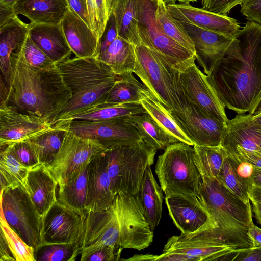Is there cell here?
Returning a JSON list of instances; mask_svg holds the SVG:
<instances>
[{"label":"cell","instance_id":"1","mask_svg":"<svg viewBox=\"0 0 261 261\" xmlns=\"http://www.w3.org/2000/svg\"><path fill=\"white\" fill-rule=\"evenodd\" d=\"M207 79L225 108L253 114L261 104V25L248 20Z\"/></svg>","mask_w":261,"mask_h":261},{"label":"cell","instance_id":"2","mask_svg":"<svg viewBox=\"0 0 261 261\" xmlns=\"http://www.w3.org/2000/svg\"><path fill=\"white\" fill-rule=\"evenodd\" d=\"M11 60L12 70L7 96L0 106L9 105L51 124L72 96L59 69L57 66L49 69L33 66L21 52L12 55Z\"/></svg>","mask_w":261,"mask_h":261},{"label":"cell","instance_id":"3","mask_svg":"<svg viewBox=\"0 0 261 261\" xmlns=\"http://www.w3.org/2000/svg\"><path fill=\"white\" fill-rule=\"evenodd\" d=\"M71 97L51 124L57 128L74 114L105 100L117 75L95 57L68 58L56 64Z\"/></svg>","mask_w":261,"mask_h":261},{"label":"cell","instance_id":"4","mask_svg":"<svg viewBox=\"0 0 261 261\" xmlns=\"http://www.w3.org/2000/svg\"><path fill=\"white\" fill-rule=\"evenodd\" d=\"M202 176L197 197L213 217L217 233L239 248L252 247L247 233L253 223L250 202H244L217 178Z\"/></svg>","mask_w":261,"mask_h":261},{"label":"cell","instance_id":"5","mask_svg":"<svg viewBox=\"0 0 261 261\" xmlns=\"http://www.w3.org/2000/svg\"><path fill=\"white\" fill-rule=\"evenodd\" d=\"M105 211L110 245L141 251L151 244L153 230L145 216L139 193L116 194L111 206Z\"/></svg>","mask_w":261,"mask_h":261},{"label":"cell","instance_id":"6","mask_svg":"<svg viewBox=\"0 0 261 261\" xmlns=\"http://www.w3.org/2000/svg\"><path fill=\"white\" fill-rule=\"evenodd\" d=\"M158 149L148 140L105 149L103 154L114 195L119 192L135 195L148 165H152Z\"/></svg>","mask_w":261,"mask_h":261},{"label":"cell","instance_id":"7","mask_svg":"<svg viewBox=\"0 0 261 261\" xmlns=\"http://www.w3.org/2000/svg\"><path fill=\"white\" fill-rule=\"evenodd\" d=\"M155 171L165 196H198L203 178L193 146L179 142L168 146L158 156Z\"/></svg>","mask_w":261,"mask_h":261},{"label":"cell","instance_id":"8","mask_svg":"<svg viewBox=\"0 0 261 261\" xmlns=\"http://www.w3.org/2000/svg\"><path fill=\"white\" fill-rule=\"evenodd\" d=\"M158 0H137L138 28L141 45L172 69L182 72L195 63V54L170 38L158 28L155 13Z\"/></svg>","mask_w":261,"mask_h":261},{"label":"cell","instance_id":"9","mask_svg":"<svg viewBox=\"0 0 261 261\" xmlns=\"http://www.w3.org/2000/svg\"><path fill=\"white\" fill-rule=\"evenodd\" d=\"M174 82L180 106L178 111L169 112L177 124L194 145H221L226 123L208 115L185 97L178 84L177 72H174Z\"/></svg>","mask_w":261,"mask_h":261},{"label":"cell","instance_id":"10","mask_svg":"<svg viewBox=\"0 0 261 261\" xmlns=\"http://www.w3.org/2000/svg\"><path fill=\"white\" fill-rule=\"evenodd\" d=\"M134 71L143 84L168 111L180 108L174 83V70L144 45L135 46Z\"/></svg>","mask_w":261,"mask_h":261},{"label":"cell","instance_id":"11","mask_svg":"<svg viewBox=\"0 0 261 261\" xmlns=\"http://www.w3.org/2000/svg\"><path fill=\"white\" fill-rule=\"evenodd\" d=\"M1 211L24 242L34 249L39 245L42 217L22 185L1 190Z\"/></svg>","mask_w":261,"mask_h":261},{"label":"cell","instance_id":"12","mask_svg":"<svg viewBox=\"0 0 261 261\" xmlns=\"http://www.w3.org/2000/svg\"><path fill=\"white\" fill-rule=\"evenodd\" d=\"M239 248L223 239L215 228L169 238L163 252L195 257L199 261H231Z\"/></svg>","mask_w":261,"mask_h":261},{"label":"cell","instance_id":"13","mask_svg":"<svg viewBox=\"0 0 261 261\" xmlns=\"http://www.w3.org/2000/svg\"><path fill=\"white\" fill-rule=\"evenodd\" d=\"M105 148L98 141L67 130L61 146L47 169L58 186L75 176L90 160Z\"/></svg>","mask_w":261,"mask_h":261},{"label":"cell","instance_id":"14","mask_svg":"<svg viewBox=\"0 0 261 261\" xmlns=\"http://www.w3.org/2000/svg\"><path fill=\"white\" fill-rule=\"evenodd\" d=\"M63 127L79 136L96 140L105 149L135 144L144 139L126 117L98 121L75 120Z\"/></svg>","mask_w":261,"mask_h":261},{"label":"cell","instance_id":"15","mask_svg":"<svg viewBox=\"0 0 261 261\" xmlns=\"http://www.w3.org/2000/svg\"><path fill=\"white\" fill-rule=\"evenodd\" d=\"M86 215L57 201L42 217L39 244L80 242L81 245Z\"/></svg>","mask_w":261,"mask_h":261},{"label":"cell","instance_id":"16","mask_svg":"<svg viewBox=\"0 0 261 261\" xmlns=\"http://www.w3.org/2000/svg\"><path fill=\"white\" fill-rule=\"evenodd\" d=\"M179 87L185 97L208 115L226 123L225 107L210 83L207 76L195 63L177 72Z\"/></svg>","mask_w":261,"mask_h":261},{"label":"cell","instance_id":"17","mask_svg":"<svg viewBox=\"0 0 261 261\" xmlns=\"http://www.w3.org/2000/svg\"><path fill=\"white\" fill-rule=\"evenodd\" d=\"M165 199L169 214L182 233L217 228L213 217L197 196L173 194Z\"/></svg>","mask_w":261,"mask_h":261},{"label":"cell","instance_id":"18","mask_svg":"<svg viewBox=\"0 0 261 261\" xmlns=\"http://www.w3.org/2000/svg\"><path fill=\"white\" fill-rule=\"evenodd\" d=\"M55 128L47 120L0 106V146L25 141Z\"/></svg>","mask_w":261,"mask_h":261},{"label":"cell","instance_id":"19","mask_svg":"<svg viewBox=\"0 0 261 261\" xmlns=\"http://www.w3.org/2000/svg\"><path fill=\"white\" fill-rule=\"evenodd\" d=\"M178 21L194 42L198 64L204 73L210 75L226 55L235 37H227L189 23Z\"/></svg>","mask_w":261,"mask_h":261},{"label":"cell","instance_id":"20","mask_svg":"<svg viewBox=\"0 0 261 261\" xmlns=\"http://www.w3.org/2000/svg\"><path fill=\"white\" fill-rule=\"evenodd\" d=\"M170 15L176 20L189 23L227 37H234L242 28L235 18L216 14L190 4L166 3Z\"/></svg>","mask_w":261,"mask_h":261},{"label":"cell","instance_id":"21","mask_svg":"<svg viewBox=\"0 0 261 261\" xmlns=\"http://www.w3.org/2000/svg\"><path fill=\"white\" fill-rule=\"evenodd\" d=\"M103 150L94 156L88 164L87 194L85 206L86 212L107 210L111 206L114 200L115 195L111 190Z\"/></svg>","mask_w":261,"mask_h":261},{"label":"cell","instance_id":"22","mask_svg":"<svg viewBox=\"0 0 261 261\" xmlns=\"http://www.w3.org/2000/svg\"><path fill=\"white\" fill-rule=\"evenodd\" d=\"M60 24L75 57L98 58L100 39L73 10L68 8Z\"/></svg>","mask_w":261,"mask_h":261},{"label":"cell","instance_id":"23","mask_svg":"<svg viewBox=\"0 0 261 261\" xmlns=\"http://www.w3.org/2000/svg\"><path fill=\"white\" fill-rule=\"evenodd\" d=\"M221 145L228 150L236 147L246 151L261 152V129L253 114H237L226 122Z\"/></svg>","mask_w":261,"mask_h":261},{"label":"cell","instance_id":"24","mask_svg":"<svg viewBox=\"0 0 261 261\" xmlns=\"http://www.w3.org/2000/svg\"><path fill=\"white\" fill-rule=\"evenodd\" d=\"M22 186L42 217L58 201V184L44 164L31 168Z\"/></svg>","mask_w":261,"mask_h":261},{"label":"cell","instance_id":"25","mask_svg":"<svg viewBox=\"0 0 261 261\" xmlns=\"http://www.w3.org/2000/svg\"><path fill=\"white\" fill-rule=\"evenodd\" d=\"M30 24L21 21L18 15L0 27V69L7 85L10 84L13 54L21 53L29 35Z\"/></svg>","mask_w":261,"mask_h":261},{"label":"cell","instance_id":"26","mask_svg":"<svg viewBox=\"0 0 261 261\" xmlns=\"http://www.w3.org/2000/svg\"><path fill=\"white\" fill-rule=\"evenodd\" d=\"M29 24V37L55 64L70 58L72 51L60 24Z\"/></svg>","mask_w":261,"mask_h":261},{"label":"cell","instance_id":"27","mask_svg":"<svg viewBox=\"0 0 261 261\" xmlns=\"http://www.w3.org/2000/svg\"><path fill=\"white\" fill-rule=\"evenodd\" d=\"M68 8L66 0H17L13 6L30 23L53 24H60Z\"/></svg>","mask_w":261,"mask_h":261},{"label":"cell","instance_id":"28","mask_svg":"<svg viewBox=\"0 0 261 261\" xmlns=\"http://www.w3.org/2000/svg\"><path fill=\"white\" fill-rule=\"evenodd\" d=\"M145 113L146 111L140 103L109 105L102 100L74 114L66 120L60 127L66 126L70 121L75 120L98 121L126 117Z\"/></svg>","mask_w":261,"mask_h":261},{"label":"cell","instance_id":"29","mask_svg":"<svg viewBox=\"0 0 261 261\" xmlns=\"http://www.w3.org/2000/svg\"><path fill=\"white\" fill-rule=\"evenodd\" d=\"M151 166L146 167L139 194L145 216L154 230L162 217L163 191L154 178Z\"/></svg>","mask_w":261,"mask_h":261},{"label":"cell","instance_id":"30","mask_svg":"<svg viewBox=\"0 0 261 261\" xmlns=\"http://www.w3.org/2000/svg\"><path fill=\"white\" fill-rule=\"evenodd\" d=\"M135 46L118 36L106 50L100 54L98 59L117 75L129 72L134 73L136 62Z\"/></svg>","mask_w":261,"mask_h":261},{"label":"cell","instance_id":"31","mask_svg":"<svg viewBox=\"0 0 261 261\" xmlns=\"http://www.w3.org/2000/svg\"><path fill=\"white\" fill-rule=\"evenodd\" d=\"M137 0H112L111 12L115 17L118 36L134 45H141L136 10Z\"/></svg>","mask_w":261,"mask_h":261},{"label":"cell","instance_id":"32","mask_svg":"<svg viewBox=\"0 0 261 261\" xmlns=\"http://www.w3.org/2000/svg\"><path fill=\"white\" fill-rule=\"evenodd\" d=\"M88 164L75 176L59 186L57 201L64 205L85 216L87 194Z\"/></svg>","mask_w":261,"mask_h":261},{"label":"cell","instance_id":"33","mask_svg":"<svg viewBox=\"0 0 261 261\" xmlns=\"http://www.w3.org/2000/svg\"><path fill=\"white\" fill-rule=\"evenodd\" d=\"M140 104L146 112L168 134L180 142L194 145L192 141L177 124L169 112L148 89H146L142 92Z\"/></svg>","mask_w":261,"mask_h":261},{"label":"cell","instance_id":"34","mask_svg":"<svg viewBox=\"0 0 261 261\" xmlns=\"http://www.w3.org/2000/svg\"><path fill=\"white\" fill-rule=\"evenodd\" d=\"M133 73L129 72L117 75L113 86L103 100L105 102L109 105L140 103L142 92L147 88Z\"/></svg>","mask_w":261,"mask_h":261},{"label":"cell","instance_id":"35","mask_svg":"<svg viewBox=\"0 0 261 261\" xmlns=\"http://www.w3.org/2000/svg\"><path fill=\"white\" fill-rule=\"evenodd\" d=\"M1 190L22 185L31 168L23 165L15 156L13 144L1 146Z\"/></svg>","mask_w":261,"mask_h":261},{"label":"cell","instance_id":"36","mask_svg":"<svg viewBox=\"0 0 261 261\" xmlns=\"http://www.w3.org/2000/svg\"><path fill=\"white\" fill-rule=\"evenodd\" d=\"M155 20L162 33L195 54L193 41L180 23L170 15L165 0H158Z\"/></svg>","mask_w":261,"mask_h":261},{"label":"cell","instance_id":"37","mask_svg":"<svg viewBox=\"0 0 261 261\" xmlns=\"http://www.w3.org/2000/svg\"><path fill=\"white\" fill-rule=\"evenodd\" d=\"M126 118L158 150H165L168 146L180 142L164 130L147 112Z\"/></svg>","mask_w":261,"mask_h":261},{"label":"cell","instance_id":"38","mask_svg":"<svg viewBox=\"0 0 261 261\" xmlns=\"http://www.w3.org/2000/svg\"><path fill=\"white\" fill-rule=\"evenodd\" d=\"M67 130L63 127L25 141L40 164H49L59 151Z\"/></svg>","mask_w":261,"mask_h":261},{"label":"cell","instance_id":"39","mask_svg":"<svg viewBox=\"0 0 261 261\" xmlns=\"http://www.w3.org/2000/svg\"><path fill=\"white\" fill-rule=\"evenodd\" d=\"M196 163L202 175L217 178L227 152L221 145H194Z\"/></svg>","mask_w":261,"mask_h":261},{"label":"cell","instance_id":"40","mask_svg":"<svg viewBox=\"0 0 261 261\" xmlns=\"http://www.w3.org/2000/svg\"><path fill=\"white\" fill-rule=\"evenodd\" d=\"M80 254V242L40 244L34 252L35 261H74Z\"/></svg>","mask_w":261,"mask_h":261},{"label":"cell","instance_id":"41","mask_svg":"<svg viewBox=\"0 0 261 261\" xmlns=\"http://www.w3.org/2000/svg\"><path fill=\"white\" fill-rule=\"evenodd\" d=\"M0 226L16 261H35L34 248L28 245L10 226L3 213L0 214Z\"/></svg>","mask_w":261,"mask_h":261},{"label":"cell","instance_id":"42","mask_svg":"<svg viewBox=\"0 0 261 261\" xmlns=\"http://www.w3.org/2000/svg\"><path fill=\"white\" fill-rule=\"evenodd\" d=\"M86 1L90 28L100 39L110 17L112 0Z\"/></svg>","mask_w":261,"mask_h":261},{"label":"cell","instance_id":"43","mask_svg":"<svg viewBox=\"0 0 261 261\" xmlns=\"http://www.w3.org/2000/svg\"><path fill=\"white\" fill-rule=\"evenodd\" d=\"M217 178L244 202H250L248 190L237 176L228 153Z\"/></svg>","mask_w":261,"mask_h":261},{"label":"cell","instance_id":"44","mask_svg":"<svg viewBox=\"0 0 261 261\" xmlns=\"http://www.w3.org/2000/svg\"><path fill=\"white\" fill-rule=\"evenodd\" d=\"M21 54L31 65L41 69H49L56 64L38 47L29 35L21 50Z\"/></svg>","mask_w":261,"mask_h":261},{"label":"cell","instance_id":"45","mask_svg":"<svg viewBox=\"0 0 261 261\" xmlns=\"http://www.w3.org/2000/svg\"><path fill=\"white\" fill-rule=\"evenodd\" d=\"M122 249L118 246L102 245L81 254V261H116L120 260Z\"/></svg>","mask_w":261,"mask_h":261},{"label":"cell","instance_id":"46","mask_svg":"<svg viewBox=\"0 0 261 261\" xmlns=\"http://www.w3.org/2000/svg\"><path fill=\"white\" fill-rule=\"evenodd\" d=\"M228 154L237 176L247 188L249 194L254 185V166L236 155Z\"/></svg>","mask_w":261,"mask_h":261},{"label":"cell","instance_id":"47","mask_svg":"<svg viewBox=\"0 0 261 261\" xmlns=\"http://www.w3.org/2000/svg\"><path fill=\"white\" fill-rule=\"evenodd\" d=\"M244 0H201L202 9L212 13L227 16L235 6Z\"/></svg>","mask_w":261,"mask_h":261},{"label":"cell","instance_id":"48","mask_svg":"<svg viewBox=\"0 0 261 261\" xmlns=\"http://www.w3.org/2000/svg\"><path fill=\"white\" fill-rule=\"evenodd\" d=\"M13 148L17 159L25 166L32 168L40 164L25 141L13 143Z\"/></svg>","mask_w":261,"mask_h":261},{"label":"cell","instance_id":"49","mask_svg":"<svg viewBox=\"0 0 261 261\" xmlns=\"http://www.w3.org/2000/svg\"><path fill=\"white\" fill-rule=\"evenodd\" d=\"M240 12L249 21L261 25V0H244Z\"/></svg>","mask_w":261,"mask_h":261},{"label":"cell","instance_id":"50","mask_svg":"<svg viewBox=\"0 0 261 261\" xmlns=\"http://www.w3.org/2000/svg\"><path fill=\"white\" fill-rule=\"evenodd\" d=\"M118 36L116 20L113 14L111 12L104 32L100 39V54L106 50Z\"/></svg>","mask_w":261,"mask_h":261},{"label":"cell","instance_id":"51","mask_svg":"<svg viewBox=\"0 0 261 261\" xmlns=\"http://www.w3.org/2000/svg\"><path fill=\"white\" fill-rule=\"evenodd\" d=\"M230 154L236 155L251 163L255 167H261V152L249 151L236 147L226 150Z\"/></svg>","mask_w":261,"mask_h":261},{"label":"cell","instance_id":"52","mask_svg":"<svg viewBox=\"0 0 261 261\" xmlns=\"http://www.w3.org/2000/svg\"><path fill=\"white\" fill-rule=\"evenodd\" d=\"M231 261H261V247L238 249Z\"/></svg>","mask_w":261,"mask_h":261},{"label":"cell","instance_id":"53","mask_svg":"<svg viewBox=\"0 0 261 261\" xmlns=\"http://www.w3.org/2000/svg\"><path fill=\"white\" fill-rule=\"evenodd\" d=\"M68 7L73 10L90 28L86 0H66Z\"/></svg>","mask_w":261,"mask_h":261},{"label":"cell","instance_id":"54","mask_svg":"<svg viewBox=\"0 0 261 261\" xmlns=\"http://www.w3.org/2000/svg\"><path fill=\"white\" fill-rule=\"evenodd\" d=\"M155 261H199L195 257L188 256L187 255L163 252L160 255H156Z\"/></svg>","mask_w":261,"mask_h":261},{"label":"cell","instance_id":"55","mask_svg":"<svg viewBox=\"0 0 261 261\" xmlns=\"http://www.w3.org/2000/svg\"><path fill=\"white\" fill-rule=\"evenodd\" d=\"M0 236V261H16L2 230Z\"/></svg>","mask_w":261,"mask_h":261},{"label":"cell","instance_id":"56","mask_svg":"<svg viewBox=\"0 0 261 261\" xmlns=\"http://www.w3.org/2000/svg\"><path fill=\"white\" fill-rule=\"evenodd\" d=\"M247 233L252 248L261 247V228L253 223L249 227Z\"/></svg>","mask_w":261,"mask_h":261},{"label":"cell","instance_id":"57","mask_svg":"<svg viewBox=\"0 0 261 261\" xmlns=\"http://www.w3.org/2000/svg\"><path fill=\"white\" fill-rule=\"evenodd\" d=\"M16 15L13 7L0 4V27L5 24Z\"/></svg>","mask_w":261,"mask_h":261},{"label":"cell","instance_id":"58","mask_svg":"<svg viewBox=\"0 0 261 261\" xmlns=\"http://www.w3.org/2000/svg\"><path fill=\"white\" fill-rule=\"evenodd\" d=\"M250 201L261 204V186L253 185L249 193Z\"/></svg>","mask_w":261,"mask_h":261},{"label":"cell","instance_id":"59","mask_svg":"<svg viewBox=\"0 0 261 261\" xmlns=\"http://www.w3.org/2000/svg\"><path fill=\"white\" fill-rule=\"evenodd\" d=\"M155 256L152 254L135 255L130 258L126 259H122L123 260H152L155 261Z\"/></svg>","mask_w":261,"mask_h":261},{"label":"cell","instance_id":"60","mask_svg":"<svg viewBox=\"0 0 261 261\" xmlns=\"http://www.w3.org/2000/svg\"><path fill=\"white\" fill-rule=\"evenodd\" d=\"M252 210L257 222L261 225V204L252 202Z\"/></svg>","mask_w":261,"mask_h":261},{"label":"cell","instance_id":"61","mask_svg":"<svg viewBox=\"0 0 261 261\" xmlns=\"http://www.w3.org/2000/svg\"><path fill=\"white\" fill-rule=\"evenodd\" d=\"M261 186V167H254V185Z\"/></svg>","mask_w":261,"mask_h":261},{"label":"cell","instance_id":"62","mask_svg":"<svg viewBox=\"0 0 261 261\" xmlns=\"http://www.w3.org/2000/svg\"><path fill=\"white\" fill-rule=\"evenodd\" d=\"M253 118L256 124L261 129V108L257 109L253 114Z\"/></svg>","mask_w":261,"mask_h":261},{"label":"cell","instance_id":"63","mask_svg":"<svg viewBox=\"0 0 261 261\" xmlns=\"http://www.w3.org/2000/svg\"><path fill=\"white\" fill-rule=\"evenodd\" d=\"M166 3H174L178 1L179 3L185 4H189L190 2H197V0H165Z\"/></svg>","mask_w":261,"mask_h":261},{"label":"cell","instance_id":"64","mask_svg":"<svg viewBox=\"0 0 261 261\" xmlns=\"http://www.w3.org/2000/svg\"><path fill=\"white\" fill-rule=\"evenodd\" d=\"M17 1V0H0V4H4L13 7Z\"/></svg>","mask_w":261,"mask_h":261}]
</instances>
